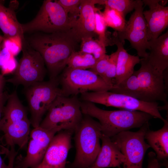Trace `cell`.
I'll return each instance as SVG.
<instances>
[{"instance_id": "30bf717a", "label": "cell", "mask_w": 168, "mask_h": 168, "mask_svg": "<svg viewBox=\"0 0 168 168\" xmlns=\"http://www.w3.org/2000/svg\"><path fill=\"white\" fill-rule=\"evenodd\" d=\"M149 128L148 122L137 131H123L110 138L125 157L123 168H142L144 156L150 147L145 141Z\"/></svg>"}, {"instance_id": "4316f807", "label": "cell", "mask_w": 168, "mask_h": 168, "mask_svg": "<svg viewBox=\"0 0 168 168\" xmlns=\"http://www.w3.org/2000/svg\"><path fill=\"white\" fill-rule=\"evenodd\" d=\"M135 0H98V4H104L123 15H126L134 9Z\"/></svg>"}, {"instance_id": "8fae6325", "label": "cell", "mask_w": 168, "mask_h": 168, "mask_svg": "<svg viewBox=\"0 0 168 168\" xmlns=\"http://www.w3.org/2000/svg\"><path fill=\"white\" fill-rule=\"evenodd\" d=\"M143 5L142 0H135L134 11L126 22L124 30L117 32L120 40L124 42L125 40H128L132 47L137 51L138 57L147 58L148 53L146 50L149 49L150 44L147 39V27L143 15Z\"/></svg>"}, {"instance_id": "cb8c5ba5", "label": "cell", "mask_w": 168, "mask_h": 168, "mask_svg": "<svg viewBox=\"0 0 168 168\" xmlns=\"http://www.w3.org/2000/svg\"><path fill=\"white\" fill-rule=\"evenodd\" d=\"M97 61L91 54L75 50L70 56L67 66L73 69L86 70L93 67Z\"/></svg>"}, {"instance_id": "d6a6232c", "label": "cell", "mask_w": 168, "mask_h": 168, "mask_svg": "<svg viewBox=\"0 0 168 168\" xmlns=\"http://www.w3.org/2000/svg\"><path fill=\"white\" fill-rule=\"evenodd\" d=\"M1 139H0V142H1ZM2 146L0 142V168H11L12 164L15 161V159L17 152L15 150H13L10 151L7 155L8 158V163L7 165H6L1 156L2 152L3 151L5 148L4 147L1 151L0 149Z\"/></svg>"}, {"instance_id": "277c9868", "label": "cell", "mask_w": 168, "mask_h": 168, "mask_svg": "<svg viewBox=\"0 0 168 168\" xmlns=\"http://www.w3.org/2000/svg\"><path fill=\"white\" fill-rule=\"evenodd\" d=\"M83 114L81 100L77 96L60 95L52 104L40 126L47 129L74 131L80 123Z\"/></svg>"}, {"instance_id": "d590c367", "label": "cell", "mask_w": 168, "mask_h": 168, "mask_svg": "<svg viewBox=\"0 0 168 168\" xmlns=\"http://www.w3.org/2000/svg\"><path fill=\"white\" fill-rule=\"evenodd\" d=\"M148 164L147 168H160L163 165L158 161L155 153L151 152L148 154Z\"/></svg>"}, {"instance_id": "ffe728a7", "label": "cell", "mask_w": 168, "mask_h": 168, "mask_svg": "<svg viewBox=\"0 0 168 168\" xmlns=\"http://www.w3.org/2000/svg\"><path fill=\"white\" fill-rule=\"evenodd\" d=\"M163 127L156 131L149 128L146 132L145 138L148 144L155 151L156 157L163 165L168 163V117L163 122Z\"/></svg>"}, {"instance_id": "7a4b0ae2", "label": "cell", "mask_w": 168, "mask_h": 168, "mask_svg": "<svg viewBox=\"0 0 168 168\" xmlns=\"http://www.w3.org/2000/svg\"><path fill=\"white\" fill-rule=\"evenodd\" d=\"M81 108L83 114L98 119L102 133L110 138L131 128H141L153 118L140 111L103 110L95 104L86 101L81 100Z\"/></svg>"}, {"instance_id": "e575fe53", "label": "cell", "mask_w": 168, "mask_h": 168, "mask_svg": "<svg viewBox=\"0 0 168 168\" xmlns=\"http://www.w3.org/2000/svg\"><path fill=\"white\" fill-rule=\"evenodd\" d=\"M13 56L2 45H0V68H1Z\"/></svg>"}, {"instance_id": "9a60e30c", "label": "cell", "mask_w": 168, "mask_h": 168, "mask_svg": "<svg viewBox=\"0 0 168 168\" xmlns=\"http://www.w3.org/2000/svg\"><path fill=\"white\" fill-rule=\"evenodd\" d=\"M97 0H82L79 14L72 23L69 31L76 40L81 42L86 38H93L95 32V14Z\"/></svg>"}, {"instance_id": "d4e9b609", "label": "cell", "mask_w": 168, "mask_h": 168, "mask_svg": "<svg viewBox=\"0 0 168 168\" xmlns=\"http://www.w3.org/2000/svg\"><path fill=\"white\" fill-rule=\"evenodd\" d=\"M81 42L80 51L92 55L97 61L106 54L105 45L99 40L86 38L82 39Z\"/></svg>"}, {"instance_id": "7c38bea8", "label": "cell", "mask_w": 168, "mask_h": 168, "mask_svg": "<svg viewBox=\"0 0 168 168\" xmlns=\"http://www.w3.org/2000/svg\"><path fill=\"white\" fill-rule=\"evenodd\" d=\"M141 67L134 72L140 86L142 100L148 102L161 101L168 103L163 72L154 69L146 58L141 59Z\"/></svg>"}, {"instance_id": "4fadbf2b", "label": "cell", "mask_w": 168, "mask_h": 168, "mask_svg": "<svg viewBox=\"0 0 168 168\" xmlns=\"http://www.w3.org/2000/svg\"><path fill=\"white\" fill-rule=\"evenodd\" d=\"M58 132L47 129L40 126L30 132L26 156L19 159L17 163L21 168H36L41 162L54 136Z\"/></svg>"}, {"instance_id": "ba28073f", "label": "cell", "mask_w": 168, "mask_h": 168, "mask_svg": "<svg viewBox=\"0 0 168 168\" xmlns=\"http://www.w3.org/2000/svg\"><path fill=\"white\" fill-rule=\"evenodd\" d=\"M22 57L12 77L6 82L24 88L44 81L47 73L44 60L40 54L31 48L25 38L23 41Z\"/></svg>"}, {"instance_id": "8d00e7d4", "label": "cell", "mask_w": 168, "mask_h": 168, "mask_svg": "<svg viewBox=\"0 0 168 168\" xmlns=\"http://www.w3.org/2000/svg\"><path fill=\"white\" fill-rule=\"evenodd\" d=\"M9 94L6 92L0 94V122L2 118L3 110Z\"/></svg>"}, {"instance_id": "1f68e13d", "label": "cell", "mask_w": 168, "mask_h": 168, "mask_svg": "<svg viewBox=\"0 0 168 168\" xmlns=\"http://www.w3.org/2000/svg\"><path fill=\"white\" fill-rule=\"evenodd\" d=\"M109 57V55L106 54L103 58L97 60L94 66L89 70L103 79L108 67Z\"/></svg>"}, {"instance_id": "52a82bcc", "label": "cell", "mask_w": 168, "mask_h": 168, "mask_svg": "<svg viewBox=\"0 0 168 168\" xmlns=\"http://www.w3.org/2000/svg\"><path fill=\"white\" fill-rule=\"evenodd\" d=\"M24 89L31 124L34 128L39 127L52 103L58 96L62 95L58 77L35 83Z\"/></svg>"}, {"instance_id": "5bb4252c", "label": "cell", "mask_w": 168, "mask_h": 168, "mask_svg": "<svg viewBox=\"0 0 168 168\" xmlns=\"http://www.w3.org/2000/svg\"><path fill=\"white\" fill-rule=\"evenodd\" d=\"M52 139L40 164L36 168H67L66 160L72 147L71 139L74 131L63 130Z\"/></svg>"}, {"instance_id": "44dd1931", "label": "cell", "mask_w": 168, "mask_h": 168, "mask_svg": "<svg viewBox=\"0 0 168 168\" xmlns=\"http://www.w3.org/2000/svg\"><path fill=\"white\" fill-rule=\"evenodd\" d=\"M21 24L18 21L14 9L0 4V28L4 38L19 35L25 39Z\"/></svg>"}, {"instance_id": "ab89813d", "label": "cell", "mask_w": 168, "mask_h": 168, "mask_svg": "<svg viewBox=\"0 0 168 168\" xmlns=\"http://www.w3.org/2000/svg\"><path fill=\"white\" fill-rule=\"evenodd\" d=\"M166 168H168V163H167L166 165Z\"/></svg>"}, {"instance_id": "603a6c76", "label": "cell", "mask_w": 168, "mask_h": 168, "mask_svg": "<svg viewBox=\"0 0 168 168\" xmlns=\"http://www.w3.org/2000/svg\"><path fill=\"white\" fill-rule=\"evenodd\" d=\"M110 91L130 96L142 100L139 81L134 72L131 76L118 84L114 85Z\"/></svg>"}, {"instance_id": "4dcf8cb0", "label": "cell", "mask_w": 168, "mask_h": 168, "mask_svg": "<svg viewBox=\"0 0 168 168\" xmlns=\"http://www.w3.org/2000/svg\"><path fill=\"white\" fill-rule=\"evenodd\" d=\"M109 56L108 67L103 79L108 84L112 87L113 81L116 74L117 51H116Z\"/></svg>"}, {"instance_id": "3957f363", "label": "cell", "mask_w": 168, "mask_h": 168, "mask_svg": "<svg viewBox=\"0 0 168 168\" xmlns=\"http://www.w3.org/2000/svg\"><path fill=\"white\" fill-rule=\"evenodd\" d=\"M74 133L76 154L74 161L68 167L88 168L96 160L100 149V124L92 117L83 114Z\"/></svg>"}, {"instance_id": "9c48e42d", "label": "cell", "mask_w": 168, "mask_h": 168, "mask_svg": "<svg viewBox=\"0 0 168 168\" xmlns=\"http://www.w3.org/2000/svg\"><path fill=\"white\" fill-rule=\"evenodd\" d=\"M80 99L81 101L100 104L106 106L144 112L163 122L165 120L159 112L158 109L159 103L157 102H145L130 96L110 91L83 93L81 94Z\"/></svg>"}, {"instance_id": "836d02e7", "label": "cell", "mask_w": 168, "mask_h": 168, "mask_svg": "<svg viewBox=\"0 0 168 168\" xmlns=\"http://www.w3.org/2000/svg\"><path fill=\"white\" fill-rule=\"evenodd\" d=\"M18 62L15 57L12 58L1 69L2 74L4 75L14 72L17 66Z\"/></svg>"}, {"instance_id": "6da1fadb", "label": "cell", "mask_w": 168, "mask_h": 168, "mask_svg": "<svg viewBox=\"0 0 168 168\" xmlns=\"http://www.w3.org/2000/svg\"><path fill=\"white\" fill-rule=\"evenodd\" d=\"M26 39L32 49L42 57L49 79L57 78L67 66L75 50L77 42L69 31L45 33L35 32Z\"/></svg>"}, {"instance_id": "2e32d148", "label": "cell", "mask_w": 168, "mask_h": 168, "mask_svg": "<svg viewBox=\"0 0 168 168\" xmlns=\"http://www.w3.org/2000/svg\"><path fill=\"white\" fill-rule=\"evenodd\" d=\"M149 9L143 11L147 27L149 41L157 38L168 26V7L159 3L160 0H143Z\"/></svg>"}, {"instance_id": "ac0fdd59", "label": "cell", "mask_w": 168, "mask_h": 168, "mask_svg": "<svg viewBox=\"0 0 168 168\" xmlns=\"http://www.w3.org/2000/svg\"><path fill=\"white\" fill-rule=\"evenodd\" d=\"M113 44L117 47L118 57L116 76L114 85H117L131 76L134 72V68L140 63L141 59L138 56L131 55L124 49V42L119 39L116 32L112 39Z\"/></svg>"}, {"instance_id": "484cf974", "label": "cell", "mask_w": 168, "mask_h": 168, "mask_svg": "<svg viewBox=\"0 0 168 168\" xmlns=\"http://www.w3.org/2000/svg\"><path fill=\"white\" fill-rule=\"evenodd\" d=\"M102 14L106 26L112 28L117 32H121L124 30L127 21L122 14L105 6Z\"/></svg>"}, {"instance_id": "f35d334b", "label": "cell", "mask_w": 168, "mask_h": 168, "mask_svg": "<svg viewBox=\"0 0 168 168\" xmlns=\"http://www.w3.org/2000/svg\"><path fill=\"white\" fill-rule=\"evenodd\" d=\"M4 40V37L0 35V45L2 42Z\"/></svg>"}, {"instance_id": "83f0119b", "label": "cell", "mask_w": 168, "mask_h": 168, "mask_svg": "<svg viewBox=\"0 0 168 168\" xmlns=\"http://www.w3.org/2000/svg\"><path fill=\"white\" fill-rule=\"evenodd\" d=\"M82 0H58L56 1L63 8L70 19L72 25L79 14Z\"/></svg>"}, {"instance_id": "8992f818", "label": "cell", "mask_w": 168, "mask_h": 168, "mask_svg": "<svg viewBox=\"0 0 168 168\" xmlns=\"http://www.w3.org/2000/svg\"><path fill=\"white\" fill-rule=\"evenodd\" d=\"M58 78L62 95L66 96H77L86 92L110 91L112 87L101 77L89 70L66 66Z\"/></svg>"}, {"instance_id": "d6986e66", "label": "cell", "mask_w": 168, "mask_h": 168, "mask_svg": "<svg viewBox=\"0 0 168 168\" xmlns=\"http://www.w3.org/2000/svg\"><path fill=\"white\" fill-rule=\"evenodd\" d=\"M150 51L146 58L156 70L163 72L168 67V31L149 41Z\"/></svg>"}, {"instance_id": "74e56055", "label": "cell", "mask_w": 168, "mask_h": 168, "mask_svg": "<svg viewBox=\"0 0 168 168\" xmlns=\"http://www.w3.org/2000/svg\"><path fill=\"white\" fill-rule=\"evenodd\" d=\"M3 76L0 73V94L3 92V89L6 82Z\"/></svg>"}, {"instance_id": "5b68a950", "label": "cell", "mask_w": 168, "mask_h": 168, "mask_svg": "<svg viewBox=\"0 0 168 168\" xmlns=\"http://www.w3.org/2000/svg\"><path fill=\"white\" fill-rule=\"evenodd\" d=\"M24 34L52 33L69 31L72 22L62 7L56 0H44L35 18L21 24Z\"/></svg>"}, {"instance_id": "f1b7e54d", "label": "cell", "mask_w": 168, "mask_h": 168, "mask_svg": "<svg viewBox=\"0 0 168 168\" xmlns=\"http://www.w3.org/2000/svg\"><path fill=\"white\" fill-rule=\"evenodd\" d=\"M95 32L99 36V40L106 46L109 40L106 33V26L102 12L97 8L95 14Z\"/></svg>"}, {"instance_id": "7402d4cb", "label": "cell", "mask_w": 168, "mask_h": 168, "mask_svg": "<svg viewBox=\"0 0 168 168\" xmlns=\"http://www.w3.org/2000/svg\"><path fill=\"white\" fill-rule=\"evenodd\" d=\"M6 102L0 124L14 123L28 119L26 110L16 90L9 94Z\"/></svg>"}, {"instance_id": "f546056e", "label": "cell", "mask_w": 168, "mask_h": 168, "mask_svg": "<svg viewBox=\"0 0 168 168\" xmlns=\"http://www.w3.org/2000/svg\"><path fill=\"white\" fill-rule=\"evenodd\" d=\"M24 40L19 35L7 38L4 37L2 44L15 57L22 51L23 41Z\"/></svg>"}, {"instance_id": "e0dca14e", "label": "cell", "mask_w": 168, "mask_h": 168, "mask_svg": "<svg viewBox=\"0 0 168 168\" xmlns=\"http://www.w3.org/2000/svg\"><path fill=\"white\" fill-rule=\"evenodd\" d=\"M100 150L94 163L88 168L120 167L125 157L110 138L102 134Z\"/></svg>"}]
</instances>
